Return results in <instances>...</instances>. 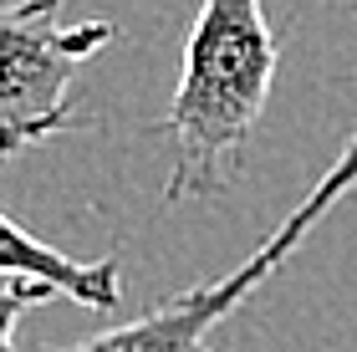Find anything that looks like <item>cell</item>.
Wrapping results in <instances>:
<instances>
[{"instance_id": "277c9868", "label": "cell", "mask_w": 357, "mask_h": 352, "mask_svg": "<svg viewBox=\"0 0 357 352\" xmlns=\"http://www.w3.org/2000/svg\"><path fill=\"white\" fill-rule=\"evenodd\" d=\"M0 276L41 281V286H52L56 296L77 301V307H92V312H118V301H123V266H118V255L72 261V255H61L56 245H46L41 235L21 230L10 215H0Z\"/></svg>"}, {"instance_id": "8992f818", "label": "cell", "mask_w": 357, "mask_h": 352, "mask_svg": "<svg viewBox=\"0 0 357 352\" xmlns=\"http://www.w3.org/2000/svg\"><path fill=\"white\" fill-rule=\"evenodd\" d=\"M194 352H215V347H209V342H204V347H194Z\"/></svg>"}, {"instance_id": "6da1fadb", "label": "cell", "mask_w": 357, "mask_h": 352, "mask_svg": "<svg viewBox=\"0 0 357 352\" xmlns=\"http://www.w3.org/2000/svg\"><path fill=\"white\" fill-rule=\"evenodd\" d=\"M281 46L261 0H199L189 26L178 87L158 128L174 138L169 204H199L225 194L250 158V138L266 118Z\"/></svg>"}, {"instance_id": "3957f363", "label": "cell", "mask_w": 357, "mask_h": 352, "mask_svg": "<svg viewBox=\"0 0 357 352\" xmlns=\"http://www.w3.org/2000/svg\"><path fill=\"white\" fill-rule=\"evenodd\" d=\"M352 189H357V133L347 138V148L332 158V169L312 184V194H306L235 270H225L215 281H199V286H184L178 296L158 301L153 312H143L138 322H128V327L97 332V337H82L72 347H41V352H194V347H204L209 327H220L255 286L271 281L275 270L301 250V240L327 220L332 204H342V194H352Z\"/></svg>"}, {"instance_id": "5b68a950", "label": "cell", "mask_w": 357, "mask_h": 352, "mask_svg": "<svg viewBox=\"0 0 357 352\" xmlns=\"http://www.w3.org/2000/svg\"><path fill=\"white\" fill-rule=\"evenodd\" d=\"M56 291L52 286H41V281H10V286H0V352H15V322L31 312V307H41V301H52Z\"/></svg>"}, {"instance_id": "7a4b0ae2", "label": "cell", "mask_w": 357, "mask_h": 352, "mask_svg": "<svg viewBox=\"0 0 357 352\" xmlns=\"http://www.w3.org/2000/svg\"><path fill=\"white\" fill-rule=\"evenodd\" d=\"M118 41L112 21H61V0H0V169L36 143L87 128L72 82Z\"/></svg>"}]
</instances>
